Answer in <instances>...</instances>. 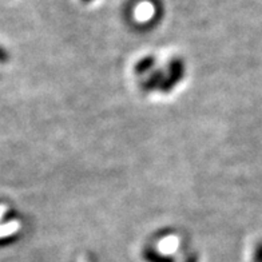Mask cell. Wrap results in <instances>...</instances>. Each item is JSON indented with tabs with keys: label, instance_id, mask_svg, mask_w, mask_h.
Listing matches in <instances>:
<instances>
[{
	"label": "cell",
	"instance_id": "obj_2",
	"mask_svg": "<svg viewBox=\"0 0 262 262\" xmlns=\"http://www.w3.org/2000/svg\"><path fill=\"white\" fill-rule=\"evenodd\" d=\"M165 80V74L161 70H157L151 75L148 76L145 82L142 83V90L146 91V93H151L154 90H159V87L162 84V82Z\"/></svg>",
	"mask_w": 262,
	"mask_h": 262
},
{
	"label": "cell",
	"instance_id": "obj_9",
	"mask_svg": "<svg viewBox=\"0 0 262 262\" xmlns=\"http://www.w3.org/2000/svg\"><path fill=\"white\" fill-rule=\"evenodd\" d=\"M83 3H91V2H94V0H82Z\"/></svg>",
	"mask_w": 262,
	"mask_h": 262
},
{
	"label": "cell",
	"instance_id": "obj_6",
	"mask_svg": "<svg viewBox=\"0 0 262 262\" xmlns=\"http://www.w3.org/2000/svg\"><path fill=\"white\" fill-rule=\"evenodd\" d=\"M253 261L254 262H262V242L257 245L254 250V257H253Z\"/></svg>",
	"mask_w": 262,
	"mask_h": 262
},
{
	"label": "cell",
	"instance_id": "obj_4",
	"mask_svg": "<svg viewBox=\"0 0 262 262\" xmlns=\"http://www.w3.org/2000/svg\"><path fill=\"white\" fill-rule=\"evenodd\" d=\"M143 258L146 262H176V259L170 257V255L162 254V253L157 252L154 249H147L143 252Z\"/></svg>",
	"mask_w": 262,
	"mask_h": 262
},
{
	"label": "cell",
	"instance_id": "obj_8",
	"mask_svg": "<svg viewBox=\"0 0 262 262\" xmlns=\"http://www.w3.org/2000/svg\"><path fill=\"white\" fill-rule=\"evenodd\" d=\"M185 262H198V258H196V255H190Z\"/></svg>",
	"mask_w": 262,
	"mask_h": 262
},
{
	"label": "cell",
	"instance_id": "obj_5",
	"mask_svg": "<svg viewBox=\"0 0 262 262\" xmlns=\"http://www.w3.org/2000/svg\"><path fill=\"white\" fill-rule=\"evenodd\" d=\"M17 229V225L15 222H7L6 225L3 226H0V235H4V234H10L12 233L14 230Z\"/></svg>",
	"mask_w": 262,
	"mask_h": 262
},
{
	"label": "cell",
	"instance_id": "obj_7",
	"mask_svg": "<svg viewBox=\"0 0 262 262\" xmlns=\"http://www.w3.org/2000/svg\"><path fill=\"white\" fill-rule=\"evenodd\" d=\"M10 60V54L4 47L0 46V63H7Z\"/></svg>",
	"mask_w": 262,
	"mask_h": 262
},
{
	"label": "cell",
	"instance_id": "obj_3",
	"mask_svg": "<svg viewBox=\"0 0 262 262\" xmlns=\"http://www.w3.org/2000/svg\"><path fill=\"white\" fill-rule=\"evenodd\" d=\"M156 62L157 60L154 56H145V58H142L141 60L137 62V64L134 66L135 74L143 75V74L151 71V70L154 69V66H156Z\"/></svg>",
	"mask_w": 262,
	"mask_h": 262
},
{
	"label": "cell",
	"instance_id": "obj_1",
	"mask_svg": "<svg viewBox=\"0 0 262 262\" xmlns=\"http://www.w3.org/2000/svg\"><path fill=\"white\" fill-rule=\"evenodd\" d=\"M183 76H185V63L181 58H172L167 64V75L165 76V80L159 87V91L163 94L170 93L183 79Z\"/></svg>",
	"mask_w": 262,
	"mask_h": 262
}]
</instances>
